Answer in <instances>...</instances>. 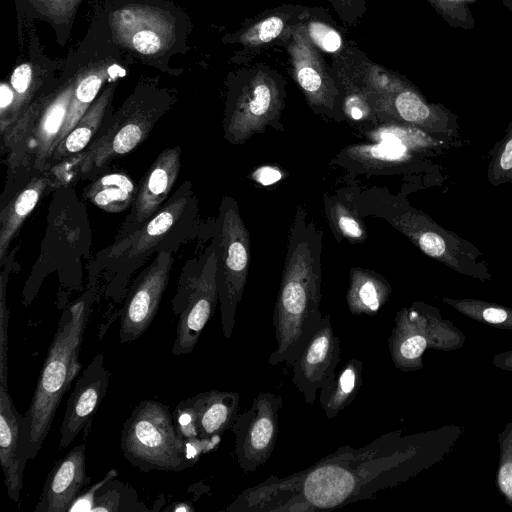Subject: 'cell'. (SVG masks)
<instances>
[{"instance_id": "obj_31", "label": "cell", "mask_w": 512, "mask_h": 512, "mask_svg": "<svg viewBox=\"0 0 512 512\" xmlns=\"http://www.w3.org/2000/svg\"><path fill=\"white\" fill-rule=\"evenodd\" d=\"M49 179L44 176L34 177L1 211L0 216V260L8 252L9 245L18 233L21 225L34 210Z\"/></svg>"}, {"instance_id": "obj_13", "label": "cell", "mask_w": 512, "mask_h": 512, "mask_svg": "<svg viewBox=\"0 0 512 512\" xmlns=\"http://www.w3.org/2000/svg\"><path fill=\"white\" fill-rule=\"evenodd\" d=\"M283 404L280 395L262 391L249 409L237 414L230 430L235 436V458L244 472H255L270 458L278 437L279 412Z\"/></svg>"}, {"instance_id": "obj_41", "label": "cell", "mask_w": 512, "mask_h": 512, "mask_svg": "<svg viewBox=\"0 0 512 512\" xmlns=\"http://www.w3.org/2000/svg\"><path fill=\"white\" fill-rule=\"evenodd\" d=\"M335 10L343 23L355 25L365 14L366 0H325Z\"/></svg>"}, {"instance_id": "obj_6", "label": "cell", "mask_w": 512, "mask_h": 512, "mask_svg": "<svg viewBox=\"0 0 512 512\" xmlns=\"http://www.w3.org/2000/svg\"><path fill=\"white\" fill-rule=\"evenodd\" d=\"M175 90L156 78L139 79L116 111L103 121L89 146L78 155L79 173L88 177L140 146L156 123L175 105Z\"/></svg>"}, {"instance_id": "obj_19", "label": "cell", "mask_w": 512, "mask_h": 512, "mask_svg": "<svg viewBox=\"0 0 512 512\" xmlns=\"http://www.w3.org/2000/svg\"><path fill=\"white\" fill-rule=\"evenodd\" d=\"M180 157V146L166 148L158 154L137 185L134 202L115 236L129 232L163 206L177 181Z\"/></svg>"}, {"instance_id": "obj_15", "label": "cell", "mask_w": 512, "mask_h": 512, "mask_svg": "<svg viewBox=\"0 0 512 512\" xmlns=\"http://www.w3.org/2000/svg\"><path fill=\"white\" fill-rule=\"evenodd\" d=\"M173 263V253L159 252L133 281L121 312L122 344L138 339L149 328L168 286Z\"/></svg>"}, {"instance_id": "obj_14", "label": "cell", "mask_w": 512, "mask_h": 512, "mask_svg": "<svg viewBox=\"0 0 512 512\" xmlns=\"http://www.w3.org/2000/svg\"><path fill=\"white\" fill-rule=\"evenodd\" d=\"M76 71L77 57L75 50L71 49L65 57L64 67L53 88L35 102L36 107L30 124V150L33 166L38 170L49 167L59 144L72 97Z\"/></svg>"}, {"instance_id": "obj_16", "label": "cell", "mask_w": 512, "mask_h": 512, "mask_svg": "<svg viewBox=\"0 0 512 512\" xmlns=\"http://www.w3.org/2000/svg\"><path fill=\"white\" fill-rule=\"evenodd\" d=\"M22 50L23 54L7 80L13 91L14 103L4 131L54 86L65 64V58H51L45 53L35 30L29 31L27 46Z\"/></svg>"}, {"instance_id": "obj_38", "label": "cell", "mask_w": 512, "mask_h": 512, "mask_svg": "<svg viewBox=\"0 0 512 512\" xmlns=\"http://www.w3.org/2000/svg\"><path fill=\"white\" fill-rule=\"evenodd\" d=\"M434 10L453 28L471 30L473 15L465 0H427Z\"/></svg>"}, {"instance_id": "obj_1", "label": "cell", "mask_w": 512, "mask_h": 512, "mask_svg": "<svg viewBox=\"0 0 512 512\" xmlns=\"http://www.w3.org/2000/svg\"><path fill=\"white\" fill-rule=\"evenodd\" d=\"M400 443L391 432L360 448L339 447L304 470L245 489L224 511L314 512L371 499L397 480Z\"/></svg>"}, {"instance_id": "obj_29", "label": "cell", "mask_w": 512, "mask_h": 512, "mask_svg": "<svg viewBox=\"0 0 512 512\" xmlns=\"http://www.w3.org/2000/svg\"><path fill=\"white\" fill-rule=\"evenodd\" d=\"M363 361L350 358L339 373L328 377L319 390L321 409L328 419H334L350 405L363 382Z\"/></svg>"}, {"instance_id": "obj_2", "label": "cell", "mask_w": 512, "mask_h": 512, "mask_svg": "<svg viewBox=\"0 0 512 512\" xmlns=\"http://www.w3.org/2000/svg\"><path fill=\"white\" fill-rule=\"evenodd\" d=\"M322 239L308 212L297 206L273 313L276 349L268 358L271 366H291L323 319L319 309Z\"/></svg>"}, {"instance_id": "obj_10", "label": "cell", "mask_w": 512, "mask_h": 512, "mask_svg": "<svg viewBox=\"0 0 512 512\" xmlns=\"http://www.w3.org/2000/svg\"><path fill=\"white\" fill-rule=\"evenodd\" d=\"M213 240L217 252L216 281L222 333L226 339H230L250 261L249 232L236 200L230 196H224L221 200Z\"/></svg>"}, {"instance_id": "obj_45", "label": "cell", "mask_w": 512, "mask_h": 512, "mask_svg": "<svg viewBox=\"0 0 512 512\" xmlns=\"http://www.w3.org/2000/svg\"><path fill=\"white\" fill-rule=\"evenodd\" d=\"M482 316L489 323H501L507 319V312L500 308L489 307L483 310Z\"/></svg>"}, {"instance_id": "obj_46", "label": "cell", "mask_w": 512, "mask_h": 512, "mask_svg": "<svg viewBox=\"0 0 512 512\" xmlns=\"http://www.w3.org/2000/svg\"><path fill=\"white\" fill-rule=\"evenodd\" d=\"M167 510L173 511V512H187V511H194V508L187 503H175Z\"/></svg>"}, {"instance_id": "obj_4", "label": "cell", "mask_w": 512, "mask_h": 512, "mask_svg": "<svg viewBox=\"0 0 512 512\" xmlns=\"http://www.w3.org/2000/svg\"><path fill=\"white\" fill-rule=\"evenodd\" d=\"M93 17L112 42L135 63L178 76L184 70L171 60L189 50L193 24L188 13L171 0H101Z\"/></svg>"}, {"instance_id": "obj_42", "label": "cell", "mask_w": 512, "mask_h": 512, "mask_svg": "<svg viewBox=\"0 0 512 512\" xmlns=\"http://www.w3.org/2000/svg\"><path fill=\"white\" fill-rule=\"evenodd\" d=\"M113 476H118V472L115 468L110 469L105 477L99 482L88 487L87 489H84L71 504L68 512H91L96 499L97 491L109 478Z\"/></svg>"}, {"instance_id": "obj_17", "label": "cell", "mask_w": 512, "mask_h": 512, "mask_svg": "<svg viewBox=\"0 0 512 512\" xmlns=\"http://www.w3.org/2000/svg\"><path fill=\"white\" fill-rule=\"evenodd\" d=\"M306 8L303 5L284 4L267 9L247 20L238 30L226 33L221 42L239 48L231 61L245 63L268 48L284 46L294 27L303 20Z\"/></svg>"}, {"instance_id": "obj_3", "label": "cell", "mask_w": 512, "mask_h": 512, "mask_svg": "<svg viewBox=\"0 0 512 512\" xmlns=\"http://www.w3.org/2000/svg\"><path fill=\"white\" fill-rule=\"evenodd\" d=\"M202 230L198 200L191 180L184 181L163 206L129 232L96 253L90 274L104 275L107 292L122 298L130 277L159 252L175 253L200 236Z\"/></svg>"}, {"instance_id": "obj_30", "label": "cell", "mask_w": 512, "mask_h": 512, "mask_svg": "<svg viewBox=\"0 0 512 512\" xmlns=\"http://www.w3.org/2000/svg\"><path fill=\"white\" fill-rule=\"evenodd\" d=\"M137 185L126 173L112 171L95 177L83 191L93 205L108 213H120L132 206Z\"/></svg>"}, {"instance_id": "obj_47", "label": "cell", "mask_w": 512, "mask_h": 512, "mask_svg": "<svg viewBox=\"0 0 512 512\" xmlns=\"http://www.w3.org/2000/svg\"><path fill=\"white\" fill-rule=\"evenodd\" d=\"M504 7H506L512 14V0H500Z\"/></svg>"}, {"instance_id": "obj_26", "label": "cell", "mask_w": 512, "mask_h": 512, "mask_svg": "<svg viewBox=\"0 0 512 512\" xmlns=\"http://www.w3.org/2000/svg\"><path fill=\"white\" fill-rule=\"evenodd\" d=\"M120 81L107 83L75 127L57 146L51 163L84 151L95 138L105 118L113 112V99Z\"/></svg>"}, {"instance_id": "obj_25", "label": "cell", "mask_w": 512, "mask_h": 512, "mask_svg": "<svg viewBox=\"0 0 512 512\" xmlns=\"http://www.w3.org/2000/svg\"><path fill=\"white\" fill-rule=\"evenodd\" d=\"M200 438L221 437L238 414V392L209 390L190 397Z\"/></svg>"}, {"instance_id": "obj_37", "label": "cell", "mask_w": 512, "mask_h": 512, "mask_svg": "<svg viewBox=\"0 0 512 512\" xmlns=\"http://www.w3.org/2000/svg\"><path fill=\"white\" fill-rule=\"evenodd\" d=\"M488 179L494 185L512 184V121L504 138L494 147L488 168Z\"/></svg>"}, {"instance_id": "obj_32", "label": "cell", "mask_w": 512, "mask_h": 512, "mask_svg": "<svg viewBox=\"0 0 512 512\" xmlns=\"http://www.w3.org/2000/svg\"><path fill=\"white\" fill-rule=\"evenodd\" d=\"M346 58L363 86L375 98L390 95L413 86L403 75L370 60L356 45L352 44Z\"/></svg>"}, {"instance_id": "obj_12", "label": "cell", "mask_w": 512, "mask_h": 512, "mask_svg": "<svg viewBox=\"0 0 512 512\" xmlns=\"http://www.w3.org/2000/svg\"><path fill=\"white\" fill-rule=\"evenodd\" d=\"M290 74L315 114L340 122L345 119L342 98L323 53L297 24L284 45Z\"/></svg>"}, {"instance_id": "obj_9", "label": "cell", "mask_w": 512, "mask_h": 512, "mask_svg": "<svg viewBox=\"0 0 512 512\" xmlns=\"http://www.w3.org/2000/svg\"><path fill=\"white\" fill-rule=\"evenodd\" d=\"M358 198L363 202L355 203L356 207H372L365 210L385 219L429 257L462 273L473 265L485 264L478 261L481 253L472 244L395 196L375 189Z\"/></svg>"}, {"instance_id": "obj_11", "label": "cell", "mask_w": 512, "mask_h": 512, "mask_svg": "<svg viewBox=\"0 0 512 512\" xmlns=\"http://www.w3.org/2000/svg\"><path fill=\"white\" fill-rule=\"evenodd\" d=\"M217 252L214 240L205 251L190 258L183 266L172 309L179 316L172 354H189L196 346L207 322L213 315L218 298Z\"/></svg>"}, {"instance_id": "obj_8", "label": "cell", "mask_w": 512, "mask_h": 512, "mask_svg": "<svg viewBox=\"0 0 512 512\" xmlns=\"http://www.w3.org/2000/svg\"><path fill=\"white\" fill-rule=\"evenodd\" d=\"M121 452L141 472H180L195 464L187 442L179 435L173 413L164 403L140 401L125 421Z\"/></svg>"}, {"instance_id": "obj_24", "label": "cell", "mask_w": 512, "mask_h": 512, "mask_svg": "<svg viewBox=\"0 0 512 512\" xmlns=\"http://www.w3.org/2000/svg\"><path fill=\"white\" fill-rule=\"evenodd\" d=\"M83 2L84 0H15L19 44L21 45L26 24L32 20H39L52 28L58 45L65 46Z\"/></svg>"}, {"instance_id": "obj_28", "label": "cell", "mask_w": 512, "mask_h": 512, "mask_svg": "<svg viewBox=\"0 0 512 512\" xmlns=\"http://www.w3.org/2000/svg\"><path fill=\"white\" fill-rule=\"evenodd\" d=\"M391 285L373 270L352 267L346 303L353 315L374 316L384 306L391 293Z\"/></svg>"}, {"instance_id": "obj_36", "label": "cell", "mask_w": 512, "mask_h": 512, "mask_svg": "<svg viewBox=\"0 0 512 512\" xmlns=\"http://www.w3.org/2000/svg\"><path fill=\"white\" fill-rule=\"evenodd\" d=\"M325 210L331 230L340 239L361 243L366 237V227L355 204L344 203L339 196L325 197Z\"/></svg>"}, {"instance_id": "obj_5", "label": "cell", "mask_w": 512, "mask_h": 512, "mask_svg": "<svg viewBox=\"0 0 512 512\" xmlns=\"http://www.w3.org/2000/svg\"><path fill=\"white\" fill-rule=\"evenodd\" d=\"M92 301L87 291L61 314L30 405L21 418L19 456L24 464L42 448L60 401L81 369L79 354Z\"/></svg>"}, {"instance_id": "obj_7", "label": "cell", "mask_w": 512, "mask_h": 512, "mask_svg": "<svg viewBox=\"0 0 512 512\" xmlns=\"http://www.w3.org/2000/svg\"><path fill=\"white\" fill-rule=\"evenodd\" d=\"M285 86L283 76L265 63L230 72L226 79L225 139L238 145L268 127L278 129L285 107Z\"/></svg>"}, {"instance_id": "obj_18", "label": "cell", "mask_w": 512, "mask_h": 512, "mask_svg": "<svg viewBox=\"0 0 512 512\" xmlns=\"http://www.w3.org/2000/svg\"><path fill=\"white\" fill-rule=\"evenodd\" d=\"M340 357V338L334 333L330 315L326 314L301 354L290 366L292 382L307 404L315 402L324 381L335 375Z\"/></svg>"}, {"instance_id": "obj_27", "label": "cell", "mask_w": 512, "mask_h": 512, "mask_svg": "<svg viewBox=\"0 0 512 512\" xmlns=\"http://www.w3.org/2000/svg\"><path fill=\"white\" fill-rule=\"evenodd\" d=\"M331 59L330 69L342 98L345 118L354 122L376 124L378 120L374 109V97L353 72L346 53Z\"/></svg>"}, {"instance_id": "obj_22", "label": "cell", "mask_w": 512, "mask_h": 512, "mask_svg": "<svg viewBox=\"0 0 512 512\" xmlns=\"http://www.w3.org/2000/svg\"><path fill=\"white\" fill-rule=\"evenodd\" d=\"M85 450L83 442L56 462L46 478L34 512H68L90 481L86 475Z\"/></svg>"}, {"instance_id": "obj_21", "label": "cell", "mask_w": 512, "mask_h": 512, "mask_svg": "<svg viewBox=\"0 0 512 512\" xmlns=\"http://www.w3.org/2000/svg\"><path fill=\"white\" fill-rule=\"evenodd\" d=\"M374 109L378 122L393 120L432 134L449 135L455 126V116L442 105L427 102L414 85L375 98Z\"/></svg>"}, {"instance_id": "obj_34", "label": "cell", "mask_w": 512, "mask_h": 512, "mask_svg": "<svg viewBox=\"0 0 512 512\" xmlns=\"http://www.w3.org/2000/svg\"><path fill=\"white\" fill-rule=\"evenodd\" d=\"M409 146L391 142H372L346 147L341 156L350 164L358 163L368 169H382L390 164L405 162L410 154Z\"/></svg>"}, {"instance_id": "obj_40", "label": "cell", "mask_w": 512, "mask_h": 512, "mask_svg": "<svg viewBox=\"0 0 512 512\" xmlns=\"http://www.w3.org/2000/svg\"><path fill=\"white\" fill-rule=\"evenodd\" d=\"M174 420L179 435L185 440L200 438L196 425V416L190 398L181 401L174 410Z\"/></svg>"}, {"instance_id": "obj_33", "label": "cell", "mask_w": 512, "mask_h": 512, "mask_svg": "<svg viewBox=\"0 0 512 512\" xmlns=\"http://www.w3.org/2000/svg\"><path fill=\"white\" fill-rule=\"evenodd\" d=\"M299 25L310 42L331 58L345 54L353 44L345 38L332 16L324 8L307 6L305 16Z\"/></svg>"}, {"instance_id": "obj_20", "label": "cell", "mask_w": 512, "mask_h": 512, "mask_svg": "<svg viewBox=\"0 0 512 512\" xmlns=\"http://www.w3.org/2000/svg\"><path fill=\"white\" fill-rule=\"evenodd\" d=\"M110 372L105 367L104 356L98 353L82 374L66 404L60 426L59 449L66 448L83 430H87L106 395Z\"/></svg>"}, {"instance_id": "obj_23", "label": "cell", "mask_w": 512, "mask_h": 512, "mask_svg": "<svg viewBox=\"0 0 512 512\" xmlns=\"http://www.w3.org/2000/svg\"><path fill=\"white\" fill-rule=\"evenodd\" d=\"M21 418L9 390L0 387V463L8 496L15 502H19L26 465L19 456Z\"/></svg>"}, {"instance_id": "obj_43", "label": "cell", "mask_w": 512, "mask_h": 512, "mask_svg": "<svg viewBox=\"0 0 512 512\" xmlns=\"http://www.w3.org/2000/svg\"><path fill=\"white\" fill-rule=\"evenodd\" d=\"M252 177L256 182L268 186L278 182L283 177V174L277 167L265 165L257 168Z\"/></svg>"}, {"instance_id": "obj_44", "label": "cell", "mask_w": 512, "mask_h": 512, "mask_svg": "<svg viewBox=\"0 0 512 512\" xmlns=\"http://www.w3.org/2000/svg\"><path fill=\"white\" fill-rule=\"evenodd\" d=\"M498 480L501 490L512 498V463H506L501 467Z\"/></svg>"}, {"instance_id": "obj_35", "label": "cell", "mask_w": 512, "mask_h": 512, "mask_svg": "<svg viewBox=\"0 0 512 512\" xmlns=\"http://www.w3.org/2000/svg\"><path fill=\"white\" fill-rule=\"evenodd\" d=\"M109 478L97 491L91 512H148L151 511L138 500L136 490L129 484Z\"/></svg>"}, {"instance_id": "obj_39", "label": "cell", "mask_w": 512, "mask_h": 512, "mask_svg": "<svg viewBox=\"0 0 512 512\" xmlns=\"http://www.w3.org/2000/svg\"><path fill=\"white\" fill-rule=\"evenodd\" d=\"M9 268V267H8ZM1 274V309H0V387L8 389V323L9 310L6 305V284L9 269Z\"/></svg>"}]
</instances>
